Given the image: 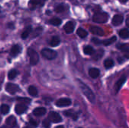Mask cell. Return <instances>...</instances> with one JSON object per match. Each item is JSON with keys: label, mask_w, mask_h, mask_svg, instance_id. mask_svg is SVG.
I'll return each instance as SVG.
<instances>
[{"label": "cell", "mask_w": 129, "mask_h": 128, "mask_svg": "<svg viewBox=\"0 0 129 128\" xmlns=\"http://www.w3.org/2000/svg\"><path fill=\"white\" fill-rule=\"evenodd\" d=\"M6 126L8 128H13L15 127L16 124H17V120H16V118L13 115L8 117L7 119H6Z\"/></svg>", "instance_id": "9"}, {"label": "cell", "mask_w": 129, "mask_h": 128, "mask_svg": "<svg viewBox=\"0 0 129 128\" xmlns=\"http://www.w3.org/2000/svg\"><path fill=\"white\" fill-rule=\"evenodd\" d=\"M28 92H29V94L31 96H33V97H36V96L38 94V91H37V89H36L35 87H33V86H30V87L28 88Z\"/></svg>", "instance_id": "26"}, {"label": "cell", "mask_w": 129, "mask_h": 128, "mask_svg": "<svg viewBox=\"0 0 129 128\" xmlns=\"http://www.w3.org/2000/svg\"><path fill=\"white\" fill-rule=\"evenodd\" d=\"M116 41V36H113L112 38H109V39H107L105 41H103V44L105 45V46H107V45H110L111 44H113V42H115Z\"/></svg>", "instance_id": "27"}, {"label": "cell", "mask_w": 129, "mask_h": 128, "mask_svg": "<svg viewBox=\"0 0 129 128\" xmlns=\"http://www.w3.org/2000/svg\"><path fill=\"white\" fill-rule=\"evenodd\" d=\"M126 25H127V26H128V17L126 19Z\"/></svg>", "instance_id": "40"}, {"label": "cell", "mask_w": 129, "mask_h": 128, "mask_svg": "<svg viewBox=\"0 0 129 128\" xmlns=\"http://www.w3.org/2000/svg\"><path fill=\"white\" fill-rule=\"evenodd\" d=\"M128 0H122V2H127Z\"/></svg>", "instance_id": "42"}, {"label": "cell", "mask_w": 129, "mask_h": 128, "mask_svg": "<svg viewBox=\"0 0 129 128\" xmlns=\"http://www.w3.org/2000/svg\"><path fill=\"white\" fill-rule=\"evenodd\" d=\"M32 31H33L32 26H28L26 28V29L23 32V33L21 34V37H22V38H23V39L26 38L29 36V35L30 34V32H31Z\"/></svg>", "instance_id": "19"}, {"label": "cell", "mask_w": 129, "mask_h": 128, "mask_svg": "<svg viewBox=\"0 0 129 128\" xmlns=\"http://www.w3.org/2000/svg\"><path fill=\"white\" fill-rule=\"evenodd\" d=\"M46 112V109L44 107H39V108H36V109H34L33 111V115L36 116H42L43 115H45Z\"/></svg>", "instance_id": "15"}, {"label": "cell", "mask_w": 129, "mask_h": 128, "mask_svg": "<svg viewBox=\"0 0 129 128\" xmlns=\"http://www.w3.org/2000/svg\"><path fill=\"white\" fill-rule=\"evenodd\" d=\"M17 101L19 102L20 103L26 106V104H29L31 102V100L29 98H26V97H18V98H17Z\"/></svg>", "instance_id": "23"}, {"label": "cell", "mask_w": 129, "mask_h": 128, "mask_svg": "<svg viewBox=\"0 0 129 128\" xmlns=\"http://www.w3.org/2000/svg\"><path fill=\"white\" fill-rule=\"evenodd\" d=\"M39 4H40V0H30V2H29V5L32 6L31 7L32 10L35 9L36 6Z\"/></svg>", "instance_id": "34"}, {"label": "cell", "mask_w": 129, "mask_h": 128, "mask_svg": "<svg viewBox=\"0 0 129 128\" xmlns=\"http://www.w3.org/2000/svg\"><path fill=\"white\" fill-rule=\"evenodd\" d=\"M0 122H1V116H0Z\"/></svg>", "instance_id": "45"}, {"label": "cell", "mask_w": 129, "mask_h": 128, "mask_svg": "<svg viewBox=\"0 0 129 128\" xmlns=\"http://www.w3.org/2000/svg\"><path fill=\"white\" fill-rule=\"evenodd\" d=\"M71 104V100L68 98H62V99H59L57 102H56V106L58 107H65V106H68Z\"/></svg>", "instance_id": "7"}, {"label": "cell", "mask_w": 129, "mask_h": 128, "mask_svg": "<svg viewBox=\"0 0 129 128\" xmlns=\"http://www.w3.org/2000/svg\"><path fill=\"white\" fill-rule=\"evenodd\" d=\"M94 52V49L90 46V45H87L84 48V53L85 54H88V55H91L93 54V53Z\"/></svg>", "instance_id": "24"}, {"label": "cell", "mask_w": 129, "mask_h": 128, "mask_svg": "<svg viewBox=\"0 0 129 128\" xmlns=\"http://www.w3.org/2000/svg\"><path fill=\"white\" fill-rule=\"evenodd\" d=\"M42 28L41 26L37 27V28H36L33 32V38H35V37H36V36L39 35L42 33Z\"/></svg>", "instance_id": "33"}, {"label": "cell", "mask_w": 129, "mask_h": 128, "mask_svg": "<svg viewBox=\"0 0 129 128\" xmlns=\"http://www.w3.org/2000/svg\"><path fill=\"white\" fill-rule=\"evenodd\" d=\"M64 11H65V8H64V6L63 5H58V6H57L55 8V11L57 13H61V12H63Z\"/></svg>", "instance_id": "35"}, {"label": "cell", "mask_w": 129, "mask_h": 128, "mask_svg": "<svg viewBox=\"0 0 129 128\" xmlns=\"http://www.w3.org/2000/svg\"><path fill=\"white\" fill-rule=\"evenodd\" d=\"M42 55L48 60H53L57 57V54L54 50L49 48H44L42 51Z\"/></svg>", "instance_id": "4"}, {"label": "cell", "mask_w": 129, "mask_h": 128, "mask_svg": "<svg viewBox=\"0 0 129 128\" xmlns=\"http://www.w3.org/2000/svg\"><path fill=\"white\" fill-rule=\"evenodd\" d=\"M0 128H5V127H1Z\"/></svg>", "instance_id": "44"}, {"label": "cell", "mask_w": 129, "mask_h": 128, "mask_svg": "<svg viewBox=\"0 0 129 128\" xmlns=\"http://www.w3.org/2000/svg\"><path fill=\"white\" fill-rule=\"evenodd\" d=\"M90 31L91 33L97 35H104V31L103 29L98 27V26H91L90 28Z\"/></svg>", "instance_id": "10"}, {"label": "cell", "mask_w": 129, "mask_h": 128, "mask_svg": "<svg viewBox=\"0 0 129 128\" xmlns=\"http://www.w3.org/2000/svg\"><path fill=\"white\" fill-rule=\"evenodd\" d=\"M119 36L122 38L126 39L129 37V31L128 29H123L119 31Z\"/></svg>", "instance_id": "22"}, {"label": "cell", "mask_w": 129, "mask_h": 128, "mask_svg": "<svg viewBox=\"0 0 129 128\" xmlns=\"http://www.w3.org/2000/svg\"><path fill=\"white\" fill-rule=\"evenodd\" d=\"M60 43V39L58 36H54L50 41V45L52 47H56Z\"/></svg>", "instance_id": "18"}, {"label": "cell", "mask_w": 129, "mask_h": 128, "mask_svg": "<svg viewBox=\"0 0 129 128\" xmlns=\"http://www.w3.org/2000/svg\"><path fill=\"white\" fill-rule=\"evenodd\" d=\"M42 126H43V127L45 128H50V127H51V123H50L49 120L48 119H45L42 121Z\"/></svg>", "instance_id": "36"}, {"label": "cell", "mask_w": 129, "mask_h": 128, "mask_svg": "<svg viewBox=\"0 0 129 128\" xmlns=\"http://www.w3.org/2000/svg\"><path fill=\"white\" fill-rule=\"evenodd\" d=\"M49 23H50L51 24L54 25V26H59V25L61 24L62 21H61V20H60V18L55 17V18H53V19L50 20H49Z\"/></svg>", "instance_id": "25"}, {"label": "cell", "mask_w": 129, "mask_h": 128, "mask_svg": "<svg viewBox=\"0 0 129 128\" xmlns=\"http://www.w3.org/2000/svg\"><path fill=\"white\" fill-rule=\"evenodd\" d=\"M0 9H1V8H0ZM0 11H1V10H0Z\"/></svg>", "instance_id": "48"}, {"label": "cell", "mask_w": 129, "mask_h": 128, "mask_svg": "<svg viewBox=\"0 0 129 128\" xmlns=\"http://www.w3.org/2000/svg\"><path fill=\"white\" fill-rule=\"evenodd\" d=\"M104 55V51L102 49H99L98 51H94V52L92 54V58L94 60H98L99 59H101Z\"/></svg>", "instance_id": "16"}, {"label": "cell", "mask_w": 129, "mask_h": 128, "mask_svg": "<svg viewBox=\"0 0 129 128\" xmlns=\"http://www.w3.org/2000/svg\"><path fill=\"white\" fill-rule=\"evenodd\" d=\"M1 89H2V86H1V83H0V91H1Z\"/></svg>", "instance_id": "43"}, {"label": "cell", "mask_w": 129, "mask_h": 128, "mask_svg": "<svg viewBox=\"0 0 129 128\" xmlns=\"http://www.w3.org/2000/svg\"><path fill=\"white\" fill-rule=\"evenodd\" d=\"M125 80H126V77L124 75V76L121 77V78L116 82V85H115V91H116V92H118V91H119V89L122 88V86L123 84L125 83Z\"/></svg>", "instance_id": "13"}, {"label": "cell", "mask_w": 129, "mask_h": 128, "mask_svg": "<svg viewBox=\"0 0 129 128\" xmlns=\"http://www.w3.org/2000/svg\"><path fill=\"white\" fill-rule=\"evenodd\" d=\"M8 26H9V27H11V29H13V28H14V26H13V24H12V23L8 24Z\"/></svg>", "instance_id": "39"}, {"label": "cell", "mask_w": 129, "mask_h": 128, "mask_svg": "<svg viewBox=\"0 0 129 128\" xmlns=\"http://www.w3.org/2000/svg\"><path fill=\"white\" fill-rule=\"evenodd\" d=\"M114 66V62L113 60L111 59H107L104 61V66L107 68V69H110L111 67H113Z\"/></svg>", "instance_id": "28"}, {"label": "cell", "mask_w": 129, "mask_h": 128, "mask_svg": "<svg viewBox=\"0 0 129 128\" xmlns=\"http://www.w3.org/2000/svg\"><path fill=\"white\" fill-rule=\"evenodd\" d=\"M48 120L53 123H59L62 121V118L58 113L54 112H51L48 115Z\"/></svg>", "instance_id": "6"}, {"label": "cell", "mask_w": 129, "mask_h": 128, "mask_svg": "<svg viewBox=\"0 0 129 128\" xmlns=\"http://www.w3.org/2000/svg\"><path fill=\"white\" fill-rule=\"evenodd\" d=\"M118 48H119L120 50H122V51H125V52H126V57H128V51H129L128 45H127V44H125V45H118Z\"/></svg>", "instance_id": "29"}, {"label": "cell", "mask_w": 129, "mask_h": 128, "mask_svg": "<svg viewBox=\"0 0 129 128\" xmlns=\"http://www.w3.org/2000/svg\"><path fill=\"white\" fill-rule=\"evenodd\" d=\"M89 75L91 78H96L100 75V70L97 68H92L89 70Z\"/></svg>", "instance_id": "17"}, {"label": "cell", "mask_w": 129, "mask_h": 128, "mask_svg": "<svg viewBox=\"0 0 129 128\" xmlns=\"http://www.w3.org/2000/svg\"><path fill=\"white\" fill-rule=\"evenodd\" d=\"M17 75V71L15 69H11L8 75V77L9 79H14L16 76Z\"/></svg>", "instance_id": "31"}, {"label": "cell", "mask_w": 129, "mask_h": 128, "mask_svg": "<svg viewBox=\"0 0 129 128\" xmlns=\"http://www.w3.org/2000/svg\"><path fill=\"white\" fill-rule=\"evenodd\" d=\"M23 128H26V127H23Z\"/></svg>", "instance_id": "46"}, {"label": "cell", "mask_w": 129, "mask_h": 128, "mask_svg": "<svg viewBox=\"0 0 129 128\" xmlns=\"http://www.w3.org/2000/svg\"><path fill=\"white\" fill-rule=\"evenodd\" d=\"M92 41L93 42H94L95 44H97V45H98V44H101V41L99 40V39H98V38H92Z\"/></svg>", "instance_id": "37"}, {"label": "cell", "mask_w": 129, "mask_h": 128, "mask_svg": "<svg viewBox=\"0 0 129 128\" xmlns=\"http://www.w3.org/2000/svg\"><path fill=\"white\" fill-rule=\"evenodd\" d=\"M21 51V48L18 45H14L11 49V55L12 57H16L17 56V54Z\"/></svg>", "instance_id": "14"}, {"label": "cell", "mask_w": 129, "mask_h": 128, "mask_svg": "<svg viewBox=\"0 0 129 128\" xmlns=\"http://www.w3.org/2000/svg\"><path fill=\"white\" fill-rule=\"evenodd\" d=\"M28 55L29 57V60H30L31 65H36L38 63V62L39 60V57L38 53L35 50L32 49V48H29L28 49Z\"/></svg>", "instance_id": "3"}, {"label": "cell", "mask_w": 129, "mask_h": 128, "mask_svg": "<svg viewBox=\"0 0 129 128\" xmlns=\"http://www.w3.org/2000/svg\"><path fill=\"white\" fill-rule=\"evenodd\" d=\"M109 19V15L108 14L105 12H101V13H97L93 16V21L98 23H104L107 22Z\"/></svg>", "instance_id": "2"}, {"label": "cell", "mask_w": 129, "mask_h": 128, "mask_svg": "<svg viewBox=\"0 0 129 128\" xmlns=\"http://www.w3.org/2000/svg\"><path fill=\"white\" fill-rule=\"evenodd\" d=\"M47 0H40V5H41V6H42L44 4H45V2H46Z\"/></svg>", "instance_id": "38"}, {"label": "cell", "mask_w": 129, "mask_h": 128, "mask_svg": "<svg viewBox=\"0 0 129 128\" xmlns=\"http://www.w3.org/2000/svg\"><path fill=\"white\" fill-rule=\"evenodd\" d=\"M76 32H77V35L82 38H84L88 35V32L86 30H85L84 29H82V28H79L77 29Z\"/></svg>", "instance_id": "21"}, {"label": "cell", "mask_w": 129, "mask_h": 128, "mask_svg": "<svg viewBox=\"0 0 129 128\" xmlns=\"http://www.w3.org/2000/svg\"><path fill=\"white\" fill-rule=\"evenodd\" d=\"M64 30L67 33H72L74 31V28H75V25L73 22L69 21L67 22L65 25H64Z\"/></svg>", "instance_id": "11"}, {"label": "cell", "mask_w": 129, "mask_h": 128, "mask_svg": "<svg viewBox=\"0 0 129 128\" xmlns=\"http://www.w3.org/2000/svg\"><path fill=\"white\" fill-rule=\"evenodd\" d=\"M20 90L19 87L15 84H12V83H8L5 86V91L11 94H16L18 91Z\"/></svg>", "instance_id": "5"}, {"label": "cell", "mask_w": 129, "mask_h": 128, "mask_svg": "<svg viewBox=\"0 0 129 128\" xmlns=\"http://www.w3.org/2000/svg\"><path fill=\"white\" fill-rule=\"evenodd\" d=\"M78 82H79V88L82 91L83 94L85 95V97L88 99V100L91 103H94L95 102V97H94V94H93L91 90L87 85H85L83 82H82L80 81H78Z\"/></svg>", "instance_id": "1"}, {"label": "cell", "mask_w": 129, "mask_h": 128, "mask_svg": "<svg viewBox=\"0 0 129 128\" xmlns=\"http://www.w3.org/2000/svg\"><path fill=\"white\" fill-rule=\"evenodd\" d=\"M27 110V107L25 105L23 104H17L15 107V112L17 115L23 114Z\"/></svg>", "instance_id": "12"}, {"label": "cell", "mask_w": 129, "mask_h": 128, "mask_svg": "<svg viewBox=\"0 0 129 128\" xmlns=\"http://www.w3.org/2000/svg\"><path fill=\"white\" fill-rule=\"evenodd\" d=\"M124 20V17L121 14H116L112 20V23L114 26H119L122 23Z\"/></svg>", "instance_id": "8"}, {"label": "cell", "mask_w": 129, "mask_h": 128, "mask_svg": "<svg viewBox=\"0 0 129 128\" xmlns=\"http://www.w3.org/2000/svg\"><path fill=\"white\" fill-rule=\"evenodd\" d=\"M55 128H64L63 126H57V127H56Z\"/></svg>", "instance_id": "41"}, {"label": "cell", "mask_w": 129, "mask_h": 128, "mask_svg": "<svg viewBox=\"0 0 129 128\" xmlns=\"http://www.w3.org/2000/svg\"><path fill=\"white\" fill-rule=\"evenodd\" d=\"M37 127V122L33 120V119H30L29 120V122L26 125V128H36Z\"/></svg>", "instance_id": "32"}, {"label": "cell", "mask_w": 129, "mask_h": 128, "mask_svg": "<svg viewBox=\"0 0 129 128\" xmlns=\"http://www.w3.org/2000/svg\"><path fill=\"white\" fill-rule=\"evenodd\" d=\"M79 128H82V127H79Z\"/></svg>", "instance_id": "47"}, {"label": "cell", "mask_w": 129, "mask_h": 128, "mask_svg": "<svg viewBox=\"0 0 129 128\" xmlns=\"http://www.w3.org/2000/svg\"><path fill=\"white\" fill-rule=\"evenodd\" d=\"M64 115H65L67 117H70V118H71L73 119V120H76V119L78 118V115H76V113L72 111V110H69V111L64 112Z\"/></svg>", "instance_id": "20"}, {"label": "cell", "mask_w": 129, "mask_h": 128, "mask_svg": "<svg viewBox=\"0 0 129 128\" xmlns=\"http://www.w3.org/2000/svg\"><path fill=\"white\" fill-rule=\"evenodd\" d=\"M0 112L3 114V115H6L9 112V106L5 105V104H3L0 107Z\"/></svg>", "instance_id": "30"}]
</instances>
